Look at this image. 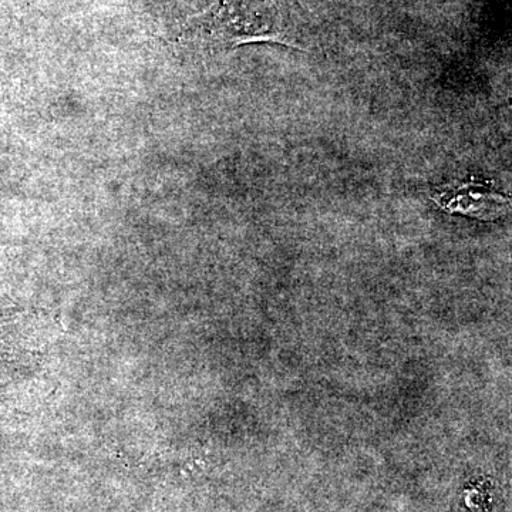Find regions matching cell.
Wrapping results in <instances>:
<instances>
[{
    "instance_id": "cell-1",
    "label": "cell",
    "mask_w": 512,
    "mask_h": 512,
    "mask_svg": "<svg viewBox=\"0 0 512 512\" xmlns=\"http://www.w3.org/2000/svg\"><path fill=\"white\" fill-rule=\"evenodd\" d=\"M185 33L192 42L212 49L276 43L303 50L286 25L281 9L266 0H218L188 19Z\"/></svg>"
},
{
    "instance_id": "cell-2",
    "label": "cell",
    "mask_w": 512,
    "mask_h": 512,
    "mask_svg": "<svg viewBox=\"0 0 512 512\" xmlns=\"http://www.w3.org/2000/svg\"><path fill=\"white\" fill-rule=\"evenodd\" d=\"M431 200L450 214L468 215L480 220H495L510 207V198L495 191L493 185L471 178L468 181L437 185L431 191Z\"/></svg>"
}]
</instances>
